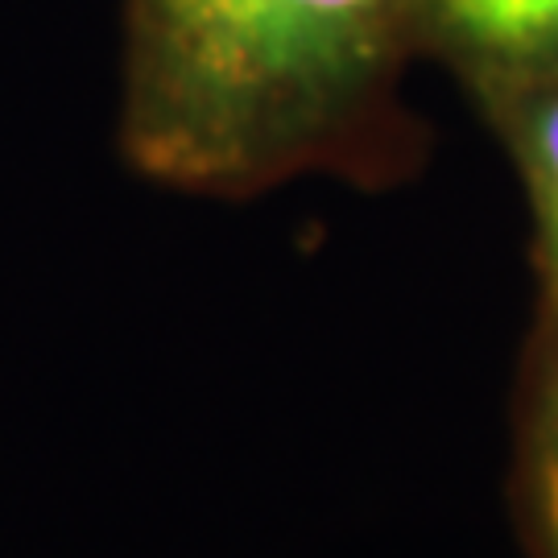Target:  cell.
Returning <instances> with one entry per match:
<instances>
[{
	"label": "cell",
	"mask_w": 558,
	"mask_h": 558,
	"mask_svg": "<svg viewBox=\"0 0 558 558\" xmlns=\"http://www.w3.org/2000/svg\"><path fill=\"white\" fill-rule=\"evenodd\" d=\"M422 0H124L120 154L244 195L339 158L418 54Z\"/></svg>",
	"instance_id": "cell-1"
},
{
	"label": "cell",
	"mask_w": 558,
	"mask_h": 558,
	"mask_svg": "<svg viewBox=\"0 0 558 558\" xmlns=\"http://www.w3.org/2000/svg\"><path fill=\"white\" fill-rule=\"evenodd\" d=\"M530 472L538 497L542 530L558 558V319L546 315L538 380H534V418H530Z\"/></svg>",
	"instance_id": "cell-4"
},
{
	"label": "cell",
	"mask_w": 558,
	"mask_h": 558,
	"mask_svg": "<svg viewBox=\"0 0 558 558\" xmlns=\"http://www.w3.org/2000/svg\"><path fill=\"white\" fill-rule=\"evenodd\" d=\"M480 112L497 129L518 166L530 211L538 223L542 274H546V315L558 319V83L518 87L484 96Z\"/></svg>",
	"instance_id": "cell-3"
},
{
	"label": "cell",
	"mask_w": 558,
	"mask_h": 558,
	"mask_svg": "<svg viewBox=\"0 0 558 558\" xmlns=\"http://www.w3.org/2000/svg\"><path fill=\"white\" fill-rule=\"evenodd\" d=\"M418 54L451 66L472 100L558 83V0H422Z\"/></svg>",
	"instance_id": "cell-2"
}]
</instances>
